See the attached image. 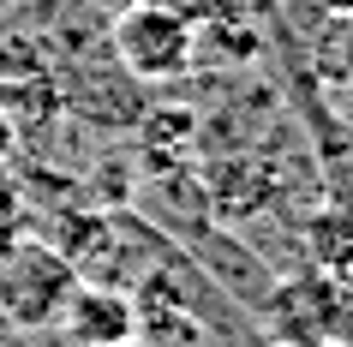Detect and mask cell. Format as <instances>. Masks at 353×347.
I'll list each match as a JSON object with an SVG mask.
<instances>
[{
    "label": "cell",
    "instance_id": "1",
    "mask_svg": "<svg viewBox=\"0 0 353 347\" xmlns=\"http://www.w3.org/2000/svg\"><path fill=\"white\" fill-rule=\"evenodd\" d=\"M114 60L126 66V78L144 84H168L180 78L198 54V6H174V0H138L126 12H114Z\"/></svg>",
    "mask_w": 353,
    "mask_h": 347
},
{
    "label": "cell",
    "instance_id": "2",
    "mask_svg": "<svg viewBox=\"0 0 353 347\" xmlns=\"http://www.w3.org/2000/svg\"><path fill=\"white\" fill-rule=\"evenodd\" d=\"M84 281L78 264L60 246L42 239H19L12 252L0 257V324L12 329H48L60 324V311L72 299V288Z\"/></svg>",
    "mask_w": 353,
    "mask_h": 347
},
{
    "label": "cell",
    "instance_id": "3",
    "mask_svg": "<svg viewBox=\"0 0 353 347\" xmlns=\"http://www.w3.org/2000/svg\"><path fill=\"white\" fill-rule=\"evenodd\" d=\"M263 335L276 347H330L335 335V270H294L263 293Z\"/></svg>",
    "mask_w": 353,
    "mask_h": 347
},
{
    "label": "cell",
    "instance_id": "4",
    "mask_svg": "<svg viewBox=\"0 0 353 347\" xmlns=\"http://www.w3.org/2000/svg\"><path fill=\"white\" fill-rule=\"evenodd\" d=\"M60 329L72 335V347H120V341H138V306L126 288L78 281L66 311H60Z\"/></svg>",
    "mask_w": 353,
    "mask_h": 347
},
{
    "label": "cell",
    "instance_id": "5",
    "mask_svg": "<svg viewBox=\"0 0 353 347\" xmlns=\"http://www.w3.org/2000/svg\"><path fill=\"white\" fill-rule=\"evenodd\" d=\"M312 252H317V270H335V275L353 270V198H335L312 216Z\"/></svg>",
    "mask_w": 353,
    "mask_h": 347
},
{
    "label": "cell",
    "instance_id": "6",
    "mask_svg": "<svg viewBox=\"0 0 353 347\" xmlns=\"http://www.w3.org/2000/svg\"><path fill=\"white\" fill-rule=\"evenodd\" d=\"M24 228H30V198H24V186L6 180V168H0V257L12 252L19 239H30Z\"/></svg>",
    "mask_w": 353,
    "mask_h": 347
},
{
    "label": "cell",
    "instance_id": "7",
    "mask_svg": "<svg viewBox=\"0 0 353 347\" xmlns=\"http://www.w3.org/2000/svg\"><path fill=\"white\" fill-rule=\"evenodd\" d=\"M330 347H353V270L335 275V335Z\"/></svg>",
    "mask_w": 353,
    "mask_h": 347
},
{
    "label": "cell",
    "instance_id": "8",
    "mask_svg": "<svg viewBox=\"0 0 353 347\" xmlns=\"http://www.w3.org/2000/svg\"><path fill=\"white\" fill-rule=\"evenodd\" d=\"M335 24H341V37H335V72L353 84V19H335Z\"/></svg>",
    "mask_w": 353,
    "mask_h": 347
},
{
    "label": "cell",
    "instance_id": "9",
    "mask_svg": "<svg viewBox=\"0 0 353 347\" xmlns=\"http://www.w3.org/2000/svg\"><path fill=\"white\" fill-rule=\"evenodd\" d=\"M12 150H19V126H12V120H6V108H0V168H6V156H12Z\"/></svg>",
    "mask_w": 353,
    "mask_h": 347
},
{
    "label": "cell",
    "instance_id": "10",
    "mask_svg": "<svg viewBox=\"0 0 353 347\" xmlns=\"http://www.w3.org/2000/svg\"><path fill=\"white\" fill-rule=\"evenodd\" d=\"M317 12H330V19H353V0H317Z\"/></svg>",
    "mask_w": 353,
    "mask_h": 347
},
{
    "label": "cell",
    "instance_id": "11",
    "mask_svg": "<svg viewBox=\"0 0 353 347\" xmlns=\"http://www.w3.org/2000/svg\"><path fill=\"white\" fill-rule=\"evenodd\" d=\"M90 6H96V12H108V19H114V12H126V6H138V0H90Z\"/></svg>",
    "mask_w": 353,
    "mask_h": 347
},
{
    "label": "cell",
    "instance_id": "12",
    "mask_svg": "<svg viewBox=\"0 0 353 347\" xmlns=\"http://www.w3.org/2000/svg\"><path fill=\"white\" fill-rule=\"evenodd\" d=\"M174 6H210V0H174Z\"/></svg>",
    "mask_w": 353,
    "mask_h": 347
},
{
    "label": "cell",
    "instance_id": "13",
    "mask_svg": "<svg viewBox=\"0 0 353 347\" xmlns=\"http://www.w3.org/2000/svg\"><path fill=\"white\" fill-rule=\"evenodd\" d=\"M12 6H19V0H0V12H12Z\"/></svg>",
    "mask_w": 353,
    "mask_h": 347
},
{
    "label": "cell",
    "instance_id": "14",
    "mask_svg": "<svg viewBox=\"0 0 353 347\" xmlns=\"http://www.w3.org/2000/svg\"><path fill=\"white\" fill-rule=\"evenodd\" d=\"M120 347H144V341H120Z\"/></svg>",
    "mask_w": 353,
    "mask_h": 347
},
{
    "label": "cell",
    "instance_id": "15",
    "mask_svg": "<svg viewBox=\"0 0 353 347\" xmlns=\"http://www.w3.org/2000/svg\"><path fill=\"white\" fill-rule=\"evenodd\" d=\"M288 6H294V0H288Z\"/></svg>",
    "mask_w": 353,
    "mask_h": 347
}]
</instances>
